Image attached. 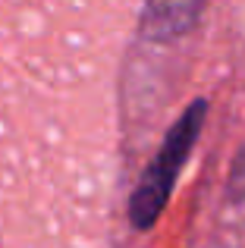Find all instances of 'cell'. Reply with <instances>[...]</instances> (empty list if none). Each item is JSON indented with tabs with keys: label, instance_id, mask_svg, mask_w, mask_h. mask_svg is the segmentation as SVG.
Wrapping results in <instances>:
<instances>
[{
	"label": "cell",
	"instance_id": "2",
	"mask_svg": "<svg viewBox=\"0 0 245 248\" xmlns=\"http://www.w3.org/2000/svg\"><path fill=\"white\" fill-rule=\"evenodd\" d=\"M208 0H145L141 35L154 44H170L198 25Z\"/></svg>",
	"mask_w": 245,
	"mask_h": 248
},
{
	"label": "cell",
	"instance_id": "3",
	"mask_svg": "<svg viewBox=\"0 0 245 248\" xmlns=\"http://www.w3.org/2000/svg\"><path fill=\"white\" fill-rule=\"evenodd\" d=\"M230 198H233V201H245V148L239 151L233 170H230Z\"/></svg>",
	"mask_w": 245,
	"mask_h": 248
},
{
	"label": "cell",
	"instance_id": "1",
	"mask_svg": "<svg viewBox=\"0 0 245 248\" xmlns=\"http://www.w3.org/2000/svg\"><path fill=\"white\" fill-rule=\"evenodd\" d=\"M208 120V101H195L185 107V113L173 123V129L167 132L164 145H160L157 157L151 160V167L145 170L141 182L135 186L132 198H129V220L135 230H151L157 223V217L164 214V204L173 192L176 173L183 170L185 157H189L192 145L201 135V126Z\"/></svg>",
	"mask_w": 245,
	"mask_h": 248
}]
</instances>
